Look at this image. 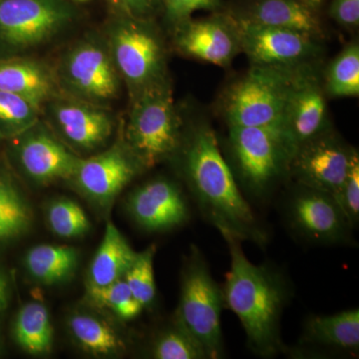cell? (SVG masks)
<instances>
[{"mask_svg": "<svg viewBox=\"0 0 359 359\" xmlns=\"http://www.w3.org/2000/svg\"><path fill=\"white\" fill-rule=\"evenodd\" d=\"M183 170L201 211L224 238L266 244V231L241 193L211 127L202 125L189 137Z\"/></svg>", "mask_w": 359, "mask_h": 359, "instance_id": "6da1fadb", "label": "cell"}, {"mask_svg": "<svg viewBox=\"0 0 359 359\" xmlns=\"http://www.w3.org/2000/svg\"><path fill=\"white\" fill-rule=\"evenodd\" d=\"M231 269L223 289L224 306L238 316L252 353L271 358L283 351L280 318L289 290L283 276L271 266L250 263L241 241L226 237Z\"/></svg>", "mask_w": 359, "mask_h": 359, "instance_id": "7a4b0ae2", "label": "cell"}, {"mask_svg": "<svg viewBox=\"0 0 359 359\" xmlns=\"http://www.w3.org/2000/svg\"><path fill=\"white\" fill-rule=\"evenodd\" d=\"M105 41L131 100L167 82L164 44L150 20L117 14Z\"/></svg>", "mask_w": 359, "mask_h": 359, "instance_id": "3957f363", "label": "cell"}, {"mask_svg": "<svg viewBox=\"0 0 359 359\" xmlns=\"http://www.w3.org/2000/svg\"><path fill=\"white\" fill-rule=\"evenodd\" d=\"M131 101L123 141L145 169L177 152L181 146V120L168 81Z\"/></svg>", "mask_w": 359, "mask_h": 359, "instance_id": "277c9868", "label": "cell"}, {"mask_svg": "<svg viewBox=\"0 0 359 359\" xmlns=\"http://www.w3.org/2000/svg\"><path fill=\"white\" fill-rule=\"evenodd\" d=\"M292 67L252 66L231 85L224 101L229 126L285 130ZM287 133V132H285Z\"/></svg>", "mask_w": 359, "mask_h": 359, "instance_id": "5b68a950", "label": "cell"}, {"mask_svg": "<svg viewBox=\"0 0 359 359\" xmlns=\"http://www.w3.org/2000/svg\"><path fill=\"white\" fill-rule=\"evenodd\" d=\"M230 127V146L240 181L257 197L290 173L297 146L282 129Z\"/></svg>", "mask_w": 359, "mask_h": 359, "instance_id": "8992f818", "label": "cell"}, {"mask_svg": "<svg viewBox=\"0 0 359 359\" xmlns=\"http://www.w3.org/2000/svg\"><path fill=\"white\" fill-rule=\"evenodd\" d=\"M224 306L223 289L212 278L203 255L194 248L184 269L177 320L197 339L207 358L217 359L224 354Z\"/></svg>", "mask_w": 359, "mask_h": 359, "instance_id": "52a82bcc", "label": "cell"}, {"mask_svg": "<svg viewBox=\"0 0 359 359\" xmlns=\"http://www.w3.org/2000/svg\"><path fill=\"white\" fill-rule=\"evenodd\" d=\"M54 71L65 95L106 108L119 97L121 78L106 41L97 37H85L70 46Z\"/></svg>", "mask_w": 359, "mask_h": 359, "instance_id": "ba28073f", "label": "cell"}, {"mask_svg": "<svg viewBox=\"0 0 359 359\" xmlns=\"http://www.w3.org/2000/svg\"><path fill=\"white\" fill-rule=\"evenodd\" d=\"M74 16L67 0H0V41L16 50L34 48L65 29Z\"/></svg>", "mask_w": 359, "mask_h": 359, "instance_id": "9c48e42d", "label": "cell"}, {"mask_svg": "<svg viewBox=\"0 0 359 359\" xmlns=\"http://www.w3.org/2000/svg\"><path fill=\"white\" fill-rule=\"evenodd\" d=\"M43 112L59 136L79 150L101 147L114 131V117L107 108L63 93L45 104Z\"/></svg>", "mask_w": 359, "mask_h": 359, "instance_id": "30bf717a", "label": "cell"}, {"mask_svg": "<svg viewBox=\"0 0 359 359\" xmlns=\"http://www.w3.org/2000/svg\"><path fill=\"white\" fill-rule=\"evenodd\" d=\"M355 151L327 132L297 149L290 172L302 187L335 197L346 181Z\"/></svg>", "mask_w": 359, "mask_h": 359, "instance_id": "8fae6325", "label": "cell"}, {"mask_svg": "<svg viewBox=\"0 0 359 359\" xmlns=\"http://www.w3.org/2000/svg\"><path fill=\"white\" fill-rule=\"evenodd\" d=\"M235 18L241 50L256 66L292 67L316 55V39L282 28L257 25Z\"/></svg>", "mask_w": 359, "mask_h": 359, "instance_id": "7c38bea8", "label": "cell"}, {"mask_svg": "<svg viewBox=\"0 0 359 359\" xmlns=\"http://www.w3.org/2000/svg\"><path fill=\"white\" fill-rule=\"evenodd\" d=\"M175 44L189 57L217 66H228L241 50L237 25L230 14L216 13L175 27Z\"/></svg>", "mask_w": 359, "mask_h": 359, "instance_id": "4fadbf2b", "label": "cell"}, {"mask_svg": "<svg viewBox=\"0 0 359 359\" xmlns=\"http://www.w3.org/2000/svg\"><path fill=\"white\" fill-rule=\"evenodd\" d=\"M325 90L308 65L292 68L285 130L297 148L327 132Z\"/></svg>", "mask_w": 359, "mask_h": 359, "instance_id": "5bb4252c", "label": "cell"}, {"mask_svg": "<svg viewBox=\"0 0 359 359\" xmlns=\"http://www.w3.org/2000/svg\"><path fill=\"white\" fill-rule=\"evenodd\" d=\"M287 218L299 235L318 244L341 242L353 228L332 195L306 187L290 200Z\"/></svg>", "mask_w": 359, "mask_h": 359, "instance_id": "9a60e30c", "label": "cell"}, {"mask_svg": "<svg viewBox=\"0 0 359 359\" xmlns=\"http://www.w3.org/2000/svg\"><path fill=\"white\" fill-rule=\"evenodd\" d=\"M142 169L122 140L101 154L80 159L72 180L90 199L107 204Z\"/></svg>", "mask_w": 359, "mask_h": 359, "instance_id": "2e32d148", "label": "cell"}, {"mask_svg": "<svg viewBox=\"0 0 359 359\" xmlns=\"http://www.w3.org/2000/svg\"><path fill=\"white\" fill-rule=\"evenodd\" d=\"M16 137L18 162L30 179L39 184L72 179L80 158L40 121Z\"/></svg>", "mask_w": 359, "mask_h": 359, "instance_id": "e0dca14e", "label": "cell"}, {"mask_svg": "<svg viewBox=\"0 0 359 359\" xmlns=\"http://www.w3.org/2000/svg\"><path fill=\"white\" fill-rule=\"evenodd\" d=\"M129 210L142 228L151 231L171 230L185 223L189 209L181 189L174 182L158 179L137 189Z\"/></svg>", "mask_w": 359, "mask_h": 359, "instance_id": "ac0fdd59", "label": "cell"}, {"mask_svg": "<svg viewBox=\"0 0 359 359\" xmlns=\"http://www.w3.org/2000/svg\"><path fill=\"white\" fill-rule=\"evenodd\" d=\"M0 91L23 97L41 110L62 93L55 71L42 61L28 58L0 60Z\"/></svg>", "mask_w": 359, "mask_h": 359, "instance_id": "d6986e66", "label": "cell"}, {"mask_svg": "<svg viewBox=\"0 0 359 359\" xmlns=\"http://www.w3.org/2000/svg\"><path fill=\"white\" fill-rule=\"evenodd\" d=\"M316 11L302 0H252L244 11L233 15L257 25L302 33L316 39L323 33Z\"/></svg>", "mask_w": 359, "mask_h": 359, "instance_id": "ffe728a7", "label": "cell"}, {"mask_svg": "<svg viewBox=\"0 0 359 359\" xmlns=\"http://www.w3.org/2000/svg\"><path fill=\"white\" fill-rule=\"evenodd\" d=\"M137 255L115 224L108 223L90 266L89 285L104 287L124 278Z\"/></svg>", "mask_w": 359, "mask_h": 359, "instance_id": "44dd1931", "label": "cell"}, {"mask_svg": "<svg viewBox=\"0 0 359 359\" xmlns=\"http://www.w3.org/2000/svg\"><path fill=\"white\" fill-rule=\"evenodd\" d=\"M306 340L318 346L358 351L359 309H349L332 316H313L306 323Z\"/></svg>", "mask_w": 359, "mask_h": 359, "instance_id": "7402d4cb", "label": "cell"}, {"mask_svg": "<svg viewBox=\"0 0 359 359\" xmlns=\"http://www.w3.org/2000/svg\"><path fill=\"white\" fill-rule=\"evenodd\" d=\"M13 334L25 353L32 355L50 353L54 330L46 306L39 302L25 304L16 316Z\"/></svg>", "mask_w": 359, "mask_h": 359, "instance_id": "603a6c76", "label": "cell"}, {"mask_svg": "<svg viewBox=\"0 0 359 359\" xmlns=\"http://www.w3.org/2000/svg\"><path fill=\"white\" fill-rule=\"evenodd\" d=\"M25 264L35 280L43 285H55L65 282L74 273L78 252L68 245H35L26 254Z\"/></svg>", "mask_w": 359, "mask_h": 359, "instance_id": "cb8c5ba5", "label": "cell"}, {"mask_svg": "<svg viewBox=\"0 0 359 359\" xmlns=\"http://www.w3.org/2000/svg\"><path fill=\"white\" fill-rule=\"evenodd\" d=\"M68 325L73 339L86 353L108 356L124 349V344L117 332L106 321L91 314H73Z\"/></svg>", "mask_w": 359, "mask_h": 359, "instance_id": "d4e9b609", "label": "cell"}, {"mask_svg": "<svg viewBox=\"0 0 359 359\" xmlns=\"http://www.w3.org/2000/svg\"><path fill=\"white\" fill-rule=\"evenodd\" d=\"M325 92L334 98L359 95V45H347L334 59L325 75Z\"/></svg>", "mask_w": 359, "mask_h": 359, "instance_id": "484cf974", "label": "cell"}, {"mask_svg": "<svg viewBox=\"0 0 359 359\" xmlns=\"http://www.w3.org/2000/svg\"><path fill=\"white\" fill-rule=\"evenodd\" d=\"M32 212L16 187L0 176V243L20 237L29 228Z\"/></svg>", "mask_w": 359, "mask_h": 359, "instance_id": "4316f807", "label": "cell"}, {"mask_svg": "<svg viewBox=\"0 0 359 359\" xmlns=\"http://www.w3.org/2000/svg\"><path fill=\"white\" fill-rule=\"evenodd\" d=\"M42 110L23 97L0 91V133L16 137L39 121Z\"/></svg>", "mask_w": 359, "mask_h": 359, "instance_id": "83f0119b", "label": "cell"}, {"mask_svg": "<svg viewBox=\"0 0 359 359\" xmlns=\"http://www.w3.org/2000/svg\"><path fill=\"white\" fill-rule=\"evenodd\" d=\"M88 294L96 306L109 309L121 320H133L144 309L135 299L124 278L104 287L89 285Z\"/></svg>", "mask_w": 359, "mask_h": 359, "instance_id": "f1b7e54d", "label": "cell"}, {"mask_svg": "<svg viewBox=\"0 0 359 359\" xmlns=\"http://www.w3.org/2000/svg\"><path fill=\"white\" fill-rule=\"evenodd\" d=\"M152 353L157 359L207 358L199 342L179 320H177L176 327L167 330L158 337Z\"/></svg>", "mask_w": 359, "mask_h": 359, "instance_id": "f546056e", "label": "cell"}, {"mask_svg": "<svg viewBox=\"0 0 359 359\" xmlns=\"http://www.w3.org/2000/svg\"><path fill=\"white\" fill-rule=\"evenodd\" d=\"M47 221L52 231L65 238L81 237L90 229L89 219L84 210L69 199L52 203L47 210Z\"/></svg>", "mask_w": 359, "mask_h": 359, "instance_id": "4dcf8cb0", "label": "cell"}, {"mask_svg": "<svg viewBox=\"0 0 359 359\" xmlns=\"http://www.w3.org/2000/svg\"><path fill=\"white\" fill-rule=\"evenodd\" d=\"M155 252L156 248L151 245L147 250L138 252L134 263L124 276L125 282L128 285L135 299L144 308L152 304L155 299Z\"/></svg>", "mask_w": 359, "mask_h": 359, "instance_id": "1f68e13d", "label": "cell"}, {"mask_svg": "<svg viewBox=\"0 0 359 359\" xmlns=\"http://www.w3.org/2000/svg\"><path fill=\"white\" fill-rule=\"evenodd\" d=\"M346 215L347 221L355 228L359 219V157L358 151L353 154L351 168L344 185L334 197Z\"/></svg>", "mask_w": 359, "mask_h": 359, "instance_id": "d6a6232c", "label": "cell"}, {"mask_svg": "<svg viewBox=\"0 0 359 359\" xmlns=\"http://www.w3.org/2000/svg\"><path fill=\"white\" fill-rule=\"evenodd\" d=\"M165 16L170 25L176 26L191 20L199 11H216L223 7L222 0H163Z\"/></svg>", "mask_w": 359, "mask_h": 359, "instance_id": "836d02e7", "label": "cell"}, {"mask_svg": "<svg viewBox=\"0 0 359 359\" xmlns=\"http://www.w3.org/2000/svg\"><path fill=\"white\" fill-rule=\"evenodd\" d=\"M328 13L346 29H356L359 26V0H332Z\"/></svg>", "mask_w": 359, "mask_h": 359, "instance_id": "e575fe53", "label": "cell"}, {"mask_svg": "<svg viewBox=\"0 0 359 359\" xmlns=\"http://www.w3.org/2000/svg\"><path fill=\"white\" fill-rule=\"evenodd\" d=\"M109 2L118 15L149 20L159 8L163 0H109Z\"/></svg>", "mask_w": 359, "mask_h": 359, "instance_id": "d590c367", "label": "cell"}, {"mask_svg": "<svg viewBox=\"0 0 359 359\" xmlns=\"http://www.w3.org/2000/svg\"><path fill=\"white\" fill-rule=\"evenodd\" d=\"M9 289L6 276L0 271V311H4L8 306Z\"/></svg>", "mask_w": 359, "mask_h": 359, "instance_id": "8d00e7d4", "label": "cell"}, {"mask_svg": "<svg viewBox=\"0 0 359 359\" xmlns=\"http://www.w3.org/2000/svg\"><path fill=\"white\" fill-rule=\"evenodd\" d=\"M302 1H304V4H308V6L311 7V8L318 11V9L321 6V4H323L325 0H302Z\"/></svg>", "mask_w": 359, "mask_h": 359, "instance_id": "74e56055", "label": "cell"}, {"mask_svg": "<svg viewBox=\"0 0 359 359\" xmlns=\"http://www.w3.org/2000/svg\"><path fill=\"white\" fill-rule=\"evenodd\" d=\"M67 1H70V2H79V4H82V2L89 1V0H67Z\"/></svg>", "mask_w": 359, "mask_h": 359, "instance_id": "f35d334b", "label": "cell"}, {"mask_svg": "<svg viewBox=\"0 0 359 359\" xmlns=\"http://www.w3.org/2000/svg\"><path fill=\"white\" fill-rule=\"evenodd\" d=\"M2 138H4V135L0 133V140H1Z\"/></svg>", "mask_w": 359, "mask_h": 359, "instance_id": "ab89813d", "label": "cell"}]
</instances>
